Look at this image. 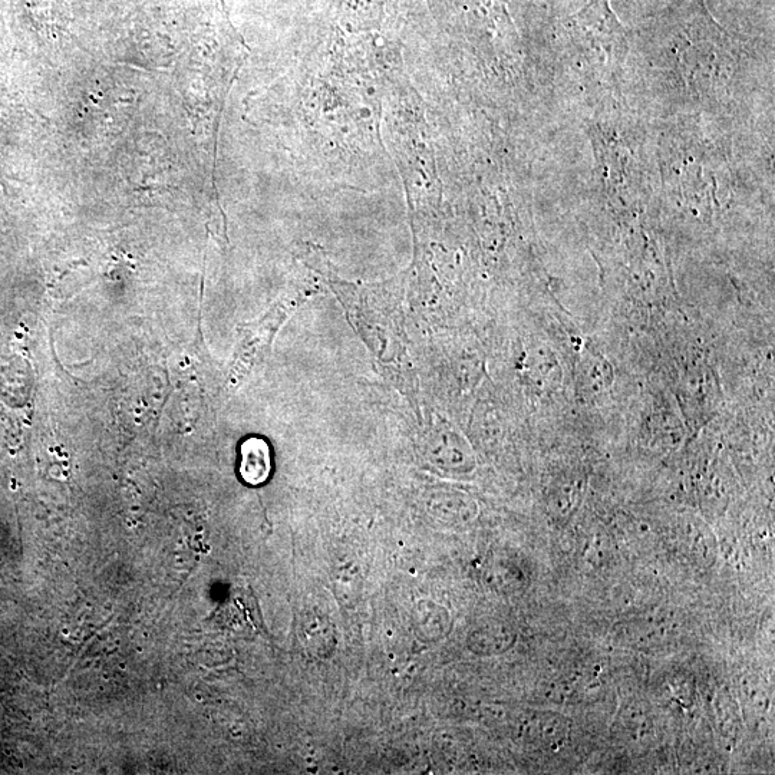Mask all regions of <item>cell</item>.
Here are the masks:
<instances>
[{
  "label": "cell",
  "instance_id": "1",
  "mask_svg": "<svg viewBox=\"0 0 775 775\" xmlns=\"http://www.w3.org/2000/svg\"><path fill=\"white\" fill-rule=\"evenodd\" d=\"M298 303L283 300L273 306L259 321L240 326L239 342L229 372V388L237 389L267 354L280 326L286 322Z\"/></svg>",
  "mask_w": 775,
  "mask_h": 775
},
{
  "label": "cell",
  "instance_id": "2",
  "mask_svg": "<svg viewBox=\"0 0 775 775\" xmlns=\"http://www.w3.org/2000/svg\"><path fill=\"white\" fill-rule=\"evenodd\" d=\"M272 471L270 450L267 444L259 438H250L242 445V465L240 474L250 486H260L266 483Z\"/></svg>",
  "mask_w": 775,
  "mask_h": 775
},
{
  "label": "cell",
  "instance_id": "3",
  "mask_svg": "<svg viewBox=\"0 0 775 775\" xmlns=\"http://www.w3.org/2000/svg\"><path fill=\"white\" fill-rule=\"evenodd\" d=\"M569 730V721L556 714L544 715L536 722L537 740L549 745V747L565 740Z\"/></svg>",
  "mask_w": 775,
  "mask_h": 775
}]
</instances>
